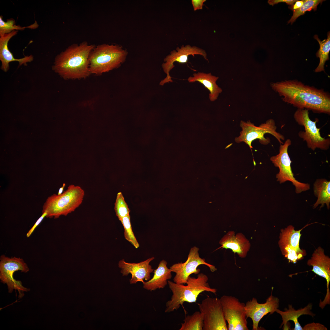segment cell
<instances>
[{
	"label": "cell",
	"mask_w": 330,
	"mask_h": 330,
	"mask_svg": "<svg viewBox=\"0 0 330 330\" xmlns=\"http://www.w3.org/2000/svg\"><path fill=\"white\" fill-rule=\"evenodd\" d=\"M270 86L285 102L298 108L330 114V95L323 90L305 85L296 80L273 82Z\"/></svg>",
	"instance_id": "obj_1"
},
{
	"label": "cell",
	"mask_w": 330,
	"mask_h": 330,
	"mask_svg": "<svg viewBox=\"0 0 330 330\" xmlns=\"http://www.w3.org/2000/svg\"><path fill=\"white\" fill-rule=\"evenodd\" d=\"M95 46L86 41L71 45L56 56L53 70L65 79L86 78L91 75L89 55Z\"/></svg>",
	"instance_id": "obj_2"
},
{
	"label": "cell",
	"mask_w": 330,
	"mask_h": 330,
	"mask_svg": "<svg viewBox=\"0 0 330 330\" xmlns=\"http://www.w3.org/2000/svg\"><path fill=\"white\" fill-rule=\"evenodd\" d=\"M208 280L206 275L200 273L196 278L189 276L186 285L168 280V284L172 295L166 303L165 312L170 313L177 310L184 302H196L198 295L204 292L216 293L217 290L210 287Z\"/></svg>",
	"instance_id": "obj_3"
},
{
	"label": "cell",
	"mask_w": 330,
	"mask_h": 330,
	"mask_svg": "<svg viewBox=\"0 0 330 330\" xmlns=\"http://www.w3.org/2000/svg\"><path fill=\"white\" fill-rule=\"evenodd\" d=\"M128 53L119 45L104 43L96 46L89 58L91 74L100 75L119 67Z\"/></svg>",
	"instance_id": "obj_4"
},
{
	"label": "cell",
	"mask_w": 330,
	"mask_h": 330,
	"mask_svg": "<svg viewBox=\"0 0 330 330\" xmlns=\"http://www.w3.org/2000/svg\"><path fill=\"white\" fill-rule=\"evenodd\" d=\"M84 195V191L80 186L71 185L61 195L54 194L47 198L43 206L42 213L46 212V217L50 218L66 216L81 204Z\"/></svg>",
	"instance_id": "obj_5"
},
{
	"label": "cell",
	"mask_w": 330,
	"mask_h": 330,
	"mask_svg": "<svg viewBox=\"0 0 330 330\" xmlns=\"http://www.w3.org/2000/svg\"><path fill=\"white\" fill-rule=\"evenodd\" d=\"M308 110L298 108L294 114L295 121L304 128V131H299V136L306 142L308 147L313 150L316 148L326 150L330 147V138H325L321 136L320 129L316 126L317 119L315 121L311 120L309 116Z\"/></svg>",
	"instance_id": "obj_6"
},
{
	"label": "cell",
	"mask_w": 330,
	"mask_h": 330,
	"mask_svg": "<svg viewBox=\"0 0 330 330\" xmlns=\"http://www.w3.org/2000/svg\"><path fill=\"white\" fill-rule=\"evenodd\" d=\"M242 130L240 135L235 138V142L237 143L244 142L248 145L250 148L252 141L258 139L262 144L266 145L270 142L269 138H266L264 135L266 133L271 134L278 140L280 144L284 143L282 141L285 139L284 136L276 131L277 127L275 122L272 119H270L265 123L261 124L259 126H255L250 121L247 122L241 121L240 123Z\"/></svg>",
	"instance_id": "obj_7"
},
{
	"label": "cell",
	"mask_w": 330,
	"mask_h": 330,
	"mask_svg": "<svg viewBox=\"0 0 330 330\" xmlns=\"http://www.w3.org/2000/svg\"><path fill=\"white\" fill-rule=\"evenodd\" d=\"M20 270L26 273L29 270L27 264L20 258H10L2 255L0 257V279L1 282L7 285L8 292L12 293L15 289L19 292V297L21 298L24 292H28L29 288L24 287L21 282L16 280L13 276L14 273Z\"/></svg>",
	"instance_id": "obj_8"
},
{
	"label": "cell",
	"mask_w": 330,
	"mask_h": 330,
	"mask_svg": "<svg viewBox=\"0 0 330 330\" xmlns=\"http://www.w3.org/2000/svg\"><path fill=\"white\" fill-rule=\"evenodd\" d=\"M291 144L290 139H287L284 143L280 144L279 153L271 157L270 160L279 170L276 175L277 181L280 184L287 181L291 182L295 187L296 193H300L309 190L310 185L299 182L294 177L291 167V161L288 153V148Z\"/></svg>",
	"instance_id": "obj_9"
},
{
	"label": "cell",
	"mask_w": 330,
	"mask_h": 330,
	"mask_svg": "<svg viewBox=\"0 0 330 330\" xmlns=\"http://www.w3.org/2000/svg\"><path fill=\"white\" fill-rule=\"evenodd\" d=\"M220 300L228 330H248L245 304L232 296L223 295Z\"/></svg>",
	"instance_id": "obj_10"
},
{
	"label": "cell",
	"mask_w": 330,
	"mask_h": 330,
	"mask_svg": "<svg viewBox=\"0 0 330 330\" xmlns=\"http://www.w3.org/2000/svg\"><path fill=\"white\" fill-rule=\"evenodd\" d=\"M198 305L203 316V330H228L220 299L207 296Z\"/></svg>",
	"instance_id": "obj_11"
},
{
	"label": "cell",
	"mask_w": 330,
	"mask_h": 330,
	"mask_svg": "<svg viewBox=\"0 0 330 330\" xmlns=\"http://www.w3.org/2000/svg\"><path fill=\"white\" fill-rule=\"evenodd\" d=\"M310 224L306 225L301 229L295 230L292 225H289L280 230L278 245L283 255L289 262L296 263L301 260L306 255L305 250L301 249L299 246L301 231Z\"/></svg>",
	"instance_id": "obj_12"
},
{
	"label": "cell",
	"mask_w": 330,
	"mask_h": 330,
	"mask_svg": "<svg viewBox=\"0 0 330 330\" xmlns=\"http://www.w3.org/2000/svg\"><path fill=\"white\" fill-rule=\"evenodd\" d=\"M199 250V248L196 247L192 248L185 262L175 263L170 267V268L172 272L175 273L173 280L174 282L178 284H186L191 274L199 273L200 270L197 268L200 265L207 266L212 272L217 270L214 266L207 263L205 259L200 257Z\"/></svg>",
	"instance_id": "obj_13"
},
{
	"label": "cell",
	"mask_w": 330,
	"mask_h": 330,
	"mask_svg": "<svg viewBox=\"0 0 330 330\" xmlns=\"http://www.w3.org/2000/svg\"><path fill=\"white\" fill-rule=\"evenodd\" d=\"M176 50H174L171 51L170 54L164 59L165 62L162 64V67L163 71L167 74V76L160 82V85L163 86L167 83L173 82L170 75L169 72L174 67V63L175 62L182 64L186 63L189 56L192 55L194 56L195 55H201L207 60L205 51L196 46H191L189 45L184 46L183 45L181 48L178 47Z\"/></svg>",
	"instance_id": "obj_14"
},
{
	"label": "cell",
	"mask_w": 330,
	"mask_h": 330,
	"mask_svg": "<svg viewBox=\"0 0 330 330\" xmlns=\"http://www.w3.org/2000/svg\"><path fill=\"white\" fill-rule=\"evenodd\" d=\"M280 300L271 294L266 299L265 303H259L256 298L253 297L245 304V309L246 318H250L252 320V330H257L258 324L262 318L270 313L276 312L279 306Z\"/></svg>",
	"instance_id": "obj_15"
},
{
	"label": "cell",
	"mask_w": 330,
	"mask_h": 330,
	"mask_svg": "<svg viewBox=\"0 0 330 330\" xmlns=\"http://www.w3.org/2000/svg\"><path fill=\"white\" fill-rule=\"evenodd\" d=\"M307 264L313 267L312 271L316 274L324 278L327 282V290L324 300L320 302V306L323 308L327 304H329L330 292L329 285L330 281V258L325 255L324 250L319 247L314 251L311 258Z\"/></svg>",
	"instance_id": "obj_16"
},
{
	"label": "cell",
	"mask_w": 330,
	"mask_h": 330,
	"mask_svg": "<svg viewBox=\"0 0 330 330\" xmlns=\"http://www.w3.org/2000/svg\"><path fill=\"white\" fill-rule=\"evenodd\" d=\"M154 259L153 257L138 263H129L124 259L120 260L118 263L121 269V273L123 276H127L130 274L132 276L129 280L130 284H134L138 282L143 283L144 280L147 281L150 279V274L154 271L150 263Z\"/></svg>",
	"instance_id": "obj_17"
},
{
	"label": "cell",
	"mask_w": 330,
	"mask_h": 330,
	"mask_svg": "<svg viewBox=\"0 0 330 330\" xmlns=\"http://www.w3.org/2000/svg\"><path fill=\"white\" fill-rule=\"evenodd\" d=\"M219 244L220 248L232 250L237 253L241 258L246 257L250 250L251 244L245 236L241 233L235 234L234 231H229L221 239Z\"/></svg>",
	"instance_id": "obj_18"
},
{
	"label": "cell",
	"mask_w": 330,
	"mask_h": 330,
	"mask_svg": "<svg viewBox=\"0 0 330 330\" xmlns=\"http://www.w3.org/2000/svg\"><path fill=\"white\" fill-rule=\"evenodd\" d=\"M17 31H13L11 32L5 34L0 37V60L2 64L1 69L6 72L9 68V63L12 61H17L20 66L22 64L27 65L28 62L32 61L33 60L32 55L27 56L20 59L15 58L9 50L8 45L10 39L17 33Z\"/></svg>",
	"instance_id": "obj_19"
},
{
	"label": "cell",
	"mask_w": 330,
	"mask_h": 330,
	"mask_svg": "<svg viewBox=\"0 0 330 330\" xmlns=\"http://www.w3.org/2000/svg\"><path fill=\"white\" fill-rule=\"evenodd\" d=\"M167 262L162 260L157 268L154 270L152 278L143 283V288L145 289L153 291L157 289L163 288L168 284V280L172 277V271L167 266Z\"/></svg>",
	"instance_id": "obj_20"
},
{
	"label": "cell",
	"mask_w": 330,
	"mask_h": 330,
	"mask_svg": "<svg viewBox=\"0 0 330 330\" xmlns=\"http://www.w3.org/2000/svg\"><path fill=\"white\" fill-rule=\"evenodd\" d=\"M218 78V77L212 75L211 73L199 72L194 73L193 76L189 77L187 80L189 82L197 81L204 85L209 91V97L210 101H214L218 99L222 91L216 83Z\"/></svg>",
	"instance_id": "obj_21"
},
{
	"label": "cell",
	"mask_w": 330,
	"mask_h": 330,
	"mask_svg": "<svg viewBox=\"0 0 330 330\" xmlns=\"http://www.w3.org/2000/svg\"><path fill=\"white\" fill-rule=\"evenodd\" d=\"M312 305L309 303L306 307L297 310H295L292 305H288V309L283 311L277 309L276 312L279 314L281 316L282 322L280 327L283 325L284 330L288 329L287 322L289 321H292L295 324L294 330H303L298 321V318L303 315H308L314 317L315 314L311 311Z\"/></svg>",
	"instance_id": "obj_22"
},
{
	"label": "cell",
	"mask_w": 330,
	"mask_h": 330,
	"mask_svg": "<svg viewBox=\"0 0 330 330\" xmlns=\"http://www.w3.org/2000/svg\"><path fill=\"white\" fill-rule=\"evenodd\" d=\"M314 192L317 197L316 202L313 205V208H315L319 204L320 208L327 205L328 209L330 208V182L324 178L317 179L314 184Z\"/></svg>",
	"instance_id": "obj_23"
},
{
	"label": "cell",
	"mask_w": 330,
	"mask_h": 330,
	"mask_svg": "<svg viewBox=\"0 0 330 330\" xmlns=\"http://www.w3.org/2000/svg\"><path fill=\"white\" fill-rule=\"evenodd\" d=\"M314 38L318 42L320 46L319 49L316 53L317 57L320 59L319 64L315 69L316 72L324 71V65L326 61L329 59V53L330 50V33L329 31L327 34V38L321 41L317 35H315Z\"/></svg>",
	"instance_id": "obj_24"
},
{
	"label": "cell",
	"mask_w": 330,
	"mask_h": 330,
	"mask_svg": "<svg viewBox=\"0 0 330 330\" xmlns=\"http://www.w3.org/2000/svg\"><path fill=\"white\" fill-rule=\"evenodd\" d=\"M181 323L179 330H203L204 318L203 314L196 311L191 315H187Z\"/></svg>",
	"instance_id": "obj_25"
},
{
	"label": "cell",
	"mask_w": 330,
	"mask_h": 330,
	"mask_svg": "<svg viewBox=\"0 0 330 330\" xmlns=\"http://www.w3.org/2000/svg\"><path fill=\"white\" fill-rule=\"evenodd\" d=\"M2 16H0V36H2L5 34L9 33L13 31L18 30L23 31L26 28L35 29L37 28L38 25L36 21L31 25L27 26L21 27L19 25L15 24V20L12 18L7 20L6 22L4 21L2 19Z\"/></svg>",
	"instance_id": "obj_26"
},
{
	"label": "cell",
	"mask_w": 330,
	"mask_h": 330,
	"mask_svg": "<svg viewBox=\"0 0 330 330\" xmlns=\"http://www.w3.org/2000/svg\"><path fill=\"white\" fill-rule=\"evenodd\" d=\"M302 5L299 9L293 11V13L290 19L288 21L292 24L300 16L304 15L307 11H310L312 10L314 11L317 10V6L320 3L325 0H303Z\"/></svg>",
	"instance_id": "obj_27"
},
{
	"label": "cell",
	"mask_w": 330,
	"mask_h": 330,
	"mask_svg": "<svg viewBox=\"0 0 330 330\" xmlns=\"http://www.w3.org/2000/svg\"><path fill=\"white\" fill-rule=\"evenodd\" d=\"M120 221L124 228V234L125 239L136 248H138L139 247V244L133 231L130 215L123 217Z\"/></svg>",
	"instance_id": "obj_28"
},
{
	"label": "cell",
	"mask_w": 330,
	"mask_h": 330,
	"mask_svg": "<svg viewBox=\"0 0 330 330\" xmlns=\"http://www.w3.org/2000/svg\"><path fill=\"white\" fill-rule=\"evenodd\" d=\"M114 210L116 215L119 221L123 217L130 215V209L121 192L117 194L115 203Z\"/></svg>",
	"instance_id": "obj_29"
},
{
	"label": "cell",
	"mask_w": 330,
	"mask_h": 330,
	"mask_svg": "<svg viewBox=\"0 0 330 330\" xmlns=\"http://www.w3.org/2000/svg\"><path fill=\"white\" fill-rule=\"evenodd\" d=\"M303 330H327L324 325L319 323L313 322L307 324L303 328Z\"/></svg>",
	"instance_id": "obj_30"
},
{
	"label": "cell",
	"mask_w": 330,
	"mask_h": 330,
	"mask_svg": "<svg viewBox=\"0 0 330 330\" xmlns=\"http://www.w3.org/2000/svg\"><path fill=\"white\" fill-rule=\"evenodd\" d=\"M47 215V214L46 212H45L42 213L41 216L38 219L34 225L27 233L26 234V236L27 237H29L31 235L36 227L41 222L44 217H46Z\"/></svg>",
	"instance_id": "obj_31"
},
{
	"label": "cell",
	"mask_w": 330,
	"mask_h": 330,
	"mask_svg": "<svg viewBox=\"0 0 330 330\" xmlns=\"http://www.w3.org/2000/svg\"><path fill=\"white\" fill-rule=\"evenodd\" d=\"M297 1V0H269L268 1V2L270 5L272 6L280 2H285L287 5L292 6Z\"/></svg>",
	"instance_id": "obj_32"
},
{
	"label": "cell",
	"mask_w": 330,
	"mask_h": 330,
	"mask_svg": "<svg viewBox=\"0 0 330 330\" xmlns=\"http://www.w3.org/2000/svg\"><path fill=\"white\" fill-rule=\"evenodd\" d=\"M192 3L194 10L196 11L198 9H201L203 8V4L206 0H192Z\"/></svg>",
	"instance_id": "obj_33"
},
{
	"label": "cell",
	"mask_w": 330,
	"mask_h": 330,
	"mask_svg": "<svg viewBox=\"0 0 330 330\" xmlns=\"http://www.w3.org/2000/svg\"><path fill=\"white\" fill-rule=\"evenodd\" d=\"M303 3V0L301 1L297 0L295 2L294 4L289 6L288 8L290 9H291L293 11H294L299 8L302 5Z\"/></svg>",
	"instance_id": "obj_34"
},
{
	"label": "cell",
	"mask_w": 330,
	"mask_h": 330,
	"mask_svg": "<svg viewBox=\"0 0 330 330\" xmlns=\"http://www.w3.org/2000/svg\"><path fill=\"white\" fill-rule=\"evenodd\" d=\"M66 184L65 183H64L63 184L62 186L59 189V191L57 194V195H59L61 194L63 192L64 188L65 187Z\"/></svg>",
	"instance_id": "obj_35"
}]
</instances>
